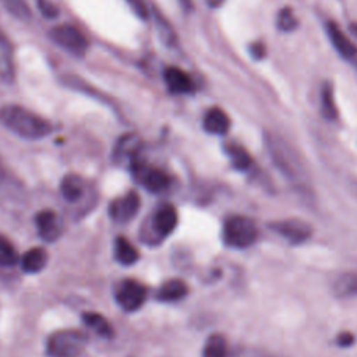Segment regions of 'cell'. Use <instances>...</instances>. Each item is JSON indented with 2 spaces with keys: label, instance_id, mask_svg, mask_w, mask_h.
Returning a JSON list of instances; mask_svg holds the SVG:
<instances>
[{
  "label": "cell",
  "instance_id": "obj_1",
  "mask_svg": "<svg viewBox=\"0 0 357 357\" xmlns=\"http://www.w3.org/2000/svg\"><path fill=\"white\" fill-rule=\"evenodd\" d=\"M266 144L273 163L286 177V180L303 195H311V180L303 160L296 153V151L286 141L275 135L268 137Z\"/></svg>",
  "mask_w": 357,
  "mask_h": 357
},
{
  "label": "cell",
  "instance_id": "obj_2",
  "mask_svg": "<svg viewBox=\"0 0 357 357\" xmlns=\"http://www.w3.org/2000/svg\"><path fill=\"white\" fill-rule=\"evenodd\" d=\"M0 123L15 135L26 139L43 138L53 130L46 119L20 105L3 106L0 109Z\"/></svg>",
  "mask_w": 357,
  "mask_h": 357
},
{
  "label": "cell",
  "instance_id": "obj_3",
  "mask_svg": "<svg viewBox=\"0 0 357 357\" xmlns=\"http://www.w3.org/2000/svg\"><path fill=\"white\" fill-rule=\"evenodd\" d=\"M88 337L85 333L74 329H64L54 332L47 339V353L52 357H78L85 346Z\"/></svg>",
  "mask_w": 357,
  "mask_h": 357
},
{
  "label": "cell",
  "instance_id": "obj_4",
  "mask_svg": "<svg viewBox=\"0 0 357 357\" xmlns=\"http://www.w3.org/2000/svg\"><path fill=\"white\" fill-rule=\"evenodd\" d=\"M258 236L255 222L247 216H231L223 225V240L233 248L251 245Z\"/></svg>",
  "mask_w": 357,
  "mask_h": 357
},
{
  "label": "cell",
  "instance_id": "obj_5",
  "mask_svg": "<svg viewBox=\"0 0 357 357\" xmlns=\"http://www.w3.org/2000/svg\"><path fill=\"white\" fill-rule=\"evenodd\" d=\"M177 211L172 205L159 206L152 218L149 219L146 227H144V238L146 241H159L169 236L177 225Z\"/></svg>",
  "mask_w": 357,
  "mask_h": 357
},
{
  "label": "cell",
  "instance_id": "obj_6",
  "mask_svg": "<svg viewBox=\"0 0 357 357\" xmlns=\"http://www.w3.org/2000/svg\"><path fill=\"white\" fill-rule=\"evenodd\" d=\"M49 36L56 45L74 56H84L88 50L86 38L73 25H56L49 31Z\"/></svg>",
  "mask_w": 357,
  "mask_h": 357
},
{
  "label": "cell",
  "instance_id": "obj_7",
  "mask_svg": "<svg viewBox=\"0 0 357 357\" xmlns=\"http://www.w3.org/2000/svg\"><path fill=\"white\" fill-rule=\"evenodd\" d=\"M146 298V289L137 280L126 279L116 290V300L119 305L126 311L138 310Z\"/></svg>",
  "mask_w": 357,
  "mask_h": 357
},
{
  "label": "cell",
  "instance_id": "obj_8",
  "mask_svg": "<svg viewBox=\"0 0 357 357\" xmlns=\"http://www.w3.org/2000/svg\"><path fill=\"white\" fill-rule=\"evenodd\" d=\"M131 169L141 184L151 192L165 191L170 185V177L163 170L148 167L139 159L131 165Z\"/></svg>",
  "mask_w": 357,
  "mask_h": 357
},
{
  "label": "cell",
  "instance_id": "obj_9",
  "mask_svg": "<svg viewBox=\"0 0 357 357\" xmlns=\"http://www.w3.org/2000/svg\"><path fill=\"white\" fill-rule=\"evenodd\" d=\"M272 230L279 233L282 237L291 243H303L311 236V226L300 219H282L269 225Z\"/></svg>",
  "mask_w": 357,
  "mask_h": 357
},
{
  "label": "cell",
  "instance_id": "obj_10",
  "mask_svg": "<svg viewBox=\"0 0 357 357\" xmlns=\"http://www.w3.org/2000/svg\"><path fill=\"white\" fill-rule=\"evenodd\" d=\"M139 197L137 192L130 191L126 195L116 198L110 202L109 213L110 218L117 223H127L130 222L139 209Z\"/></svg>",
  "mask_w": 357,
  "mask_h": 357
},
{
  "label": "cell",
  "instance_id": "obj_11",
  "mask_svg": "<svg viewBox=\"0 0 357 357\" xmlns=\"http://www.w3.org/2000/svg\"><path fill=\"white\" fill-rule=\"evenodd\" d=\"M326 33L332 42L336 52L346 60H354L357 57V46L350 40V38L337 26L333 21L326 24Z\"/></svg>",
  "mask_w": 357,
  "mask_h": 357
},
{
  "label": "cell",
  "instance_id": "obj_12",
  "mask_svg": "<svg viewBox=\"0 0 357 357\" xmlns=\"http://www.w3.org/2000/svg\"><path fill=\"white\" fill-rule=\"evenodd\" d=\"M35 223H36L38 233L42 240L52 243L59 238V236L61 233V225L59 222L57 215L53 211H50V209L40 211L35 216Z\"/></svg>",
  "mask_w": 357,
  "mask_h": 357
},
{
  "label": "cell",
  "instance_id": "obj_13",
  "mask_svg": "<svg viewBox=\"0 0 357 357\" xmlns=\"http://www.w3.org/2000/svg\"><path fill=\"white\" fill-rule=\"evenodd\" d=\"M165 82L173 93H190L194 91L191 77L178 67H167L163 73Z\"/></svg>",
  "mask_w": 357,
  "mask_h": 357
},
{
  "label": "cell",
  "instance_id": "obj_14",
  "mask_svg": "<svg viewBox=\"0 0 357 357\" xmlns=\"http://www.w3.org/2000/svg\"><path fill=\"white\" fill-rule=\"evenodd\" d=\"M139 148H141V141L137 135L134 134H127L123 135L116 148H114V159L116 160H128L130 166L137 162L139 158Z\"/></svg>",
  "mask_w": 357,
  "mask_h": 357
},
{
  "label": "cell",
  "instance_id": "obj_15",
  "mask_svg": "<svg viewBox=\"0 0 357 357\" xmlns=\"http://www.w3.org/2000/svg\"><path fill=\"white\" fill-rule=\"evenodd\" d=\"M15 77L14 53L10 40L3 32H0V79L11 82Z\"/></svg>",
  "mask_w": 357,
  "mask_h": 357
},
{
  "label": "cell",
  "instance_id": "obj_16",
  "mask_svg": "<svg viewBox=\"0 0 357 357\" xmlns=\"http://www.w3.org/2000/svg\"><path fill=\"white\" fill-rule=\"evenodd\" d=\"M230 120L229 116L220 107L209 109L204 116V128L209 134L223 135L229 131Z\"/></svg>",
  "mask_w": 357,
  "mask_h": 357
},
{
  "label": "cell",
  "instance_id": "obj_17",
  "mask_svg": "<svg viewBox=\"0 0 357 357\" xmlns=\"http://www.w3.org/2000/svg\"><path fill=\"white\" fill-rule=\"evenodd\" d=\"M47 262V254L40 247L29 248L21 258V268L26 273L40 272Z\"/></svg>",
  "mask_w": 357,
  "mask_h": 357
},
{
  "label": "cell",
  "instance_id": "obj_18",
  "mask_svg": "<svg viewBox=\"0 0 357 357\" xmlns=\"http://www.w3.org/2000/svg\"><path fill=\"white\" fill-rule=\"evenodd\" d=\"M60 190L66 201L77 202L85 191V181L77 174H67L61 181Z\"/></svg>",
  "mask_w": 357,
  "mask_h": 357
},
{
  "label": "cell",
  "instance_id": "obj_19",
  "mask_svg": "<svg viewBox=\"0 0 357 357\" xmlns=\"http://www.w3.org/2000/svg\"><path fill=\"white\" fill-rule=\"evenodd\" d=\"M187 294V284L180 279H170L165 282L159 291L158 298L162 301H176Z\"/></svg>",
  "mask_w": 357,
  "mask_h": 357
},
{
  "label": "cell",
  "instance_id": "obj_20",
  "mask_svg": "<svg viewBox=\"0 0 357 357\" xmlns=\"http://www.w3.org/2000/svg\"><path fill=\"white\" fill-rule=\"evenodd\" d=\"M114 257L123 265H132L137 262L139 254L126 237H117L114 243Z\"/></svg>",
  "mask_w": 357,
  "mask_h": 357
},
{
  "label": "cell",
  "instance_id": "obj_21",
  "mask_svg": "<svg viewBox=\"0 0 357 357\" xmlns=\"http://www.w3.org/2000/svg\"><path fill=\"white\" fill-rule=\"evenodd\" d=\"M82 319L88 328H91L93 332H96L99 336L110 337L113 335V329L107 319L98 314V312H84Z\"/></svg>",
  "mask_w": 357,
  "mask_h": 357
},
{
  "label": "cell",
  "instance_id": "obj_22",
  "mask_svg": "<svg viewBox=\"0 0 357 357\" xmlns=\"http://www.w3.org/2000/svg\"><path fill=\"white\" fill-rule=\"evenodd\" d=\"M333 290L342 297H357V273L339 276L333 283Z\"/></svg>",
  "mask_w": 357,
  "mask_h": 357
},
{
  "label": "cell",
  "instance_id": "obj_23",
  "mask_svg": "<svg viewBox=\"0 0 357 357\" xmlns=\"http://www.w3.org/2000/svg\"><path fill=\"white\" fill-rule=\"evenodd\" d=\"M202 357H227V343L222 335H212L205 342Z\"/></svg>",
  "mask_w": 357,
  "mask_h": 357
},
{
  "label": "cell",
  "instance_id": "obj_24",
  "mask_svg": "<svg viewBox=\"0 0 357 357\" xmlns=\"http://www.w3.org/2000/svg\"><path fill=\"white\" fill-rule=\"evenodd\" d=\"M0 3L17 20H21V21L31 20L32 14H31V8H29L26 0H0Z\"/></svg>",
  "mask_w": 357,
  "mask_h": 357
},
{
  "label": "cell",
  "instance_id": "obj_25",
  "mask_svg": "<svg viewBox=\"0 0 357 357\" xmlns=\"http://www.w3.org/2000/svg\"><path fill=\"white\" fill-rule=\"evenodd\" d=\"M227 155L230 156V160L237 170H247L252 163L248 152L240 145H229Z\"/></svg>",
  "mask_w": 357,
  "mask_h": 357
},
{
  "label": "cell",
  "instance_id": "obj_26",
  "mask_svg": "<svg viewBox=\"0 0 357 357\" xmlns=\"http://www.w3.org/2000/svg\"><path fill=\"white\" fill-rule=\"evenodd\" d=\"M321 105H322V113L326 119H335L337 116V112H336V105H335V99H333V91L331 88V85H325L322 88V92H321Z\"/></svg>",
  "mask_w": 357,
  "mask_h": 357
},
{
  "label": "cell",
  "instance_id": "obj_27",
  "mask_svg": "<svg viewBox=\"0 0 357 357\" xmlns=\"http://www.w3.org/2000/svg\"><path fill=\"white\" fill-rule=\"evenodd\" d=\"M276 25L283 32H290L297 26V18L290 7L280 8L276 17Z\"/></svg>",
  "mask_w": 357,
  "mask_h": 357
},
{
  "label": "cell",
  "instance_id": "obj_28",
  "mask_svg": "<svg viewBox=\"0 0 357 357\" xmlns=\"http://www.w3.org/2000/svg\"><path fill=\"white\" fill-rule=\"evenodd\" d=\"M17 262V252L11 243L0 236V265L11 266Z\"/></svg>",
  "mask_w": 357,
  "mask_h": 357
},
{
  "label": "cell",
  "instance_id": "obj_29",
  "mask_svg": "<svg viewBox=\"0 0 357 357\" xmlns=\"http://www.w3.org/2000/svg\"><path fill=\"white\" fill-rule=\"evenodd\" d=\"M36 6L42 15H45L46 18H54L59 14L57 7L50 0H36Z\"/></svg>",
  "mask_w": 357,
  "mask_h": 357
},
{
  "label": "cell",
  "instance_id": "obj_30",
  "mask_svg": "<svg viewBox=\"0 0 357 357\" xmlns=\"http://www.w3.org/2000/svg\"><path fill=\"white\" fill-rule=\"evenodd\" d=\"M130 3V6L134 8V11L141 17V18H146L148 11H146V6L142 0H127Z\"/></svg>",
  "mask_w": 357,
  "mask_h": 357
},
{
  "label": "cell",
  "instance_id": "obj_31",
  "mask_svg": "<svg viewBox=\"0 0 357 357\" xmlns=\"http://www.w3.org/2000/svg\"><path fill=\"white\" fill-rule=\"evenodd\" d=\"M234 357H271V356L262 350L245 349V350H241L240 353H237Z\"/></svg>",
  "mask_w": 357,
  "mask_h": 357
},
{
  "label": "cell",
  "instance_id": "obj_32",
  "mask_svg": "<svg viewBox=\"0 0 357 357\" xmlns=\"http://www.w3.org/2000/svg\"><path fill=\"white\" fill-rule=\"evenodd\" d=\"M251 53H252V56L254 57H258V59H261V57H264V45H261V43H254L252 46H251Z\"/></svg>",
  "mask_w": 357,
  "mask_h": 357
},
{
  "label": "cell",
  "instance_id": "obj_33",
  "mask_svg": "<svg viewBox=\"0 0 357 357\" xmlns=\"http://www.w3.org/2000/svg\"><path fill=\"white\" fill-rule=\"evenodd\" d=\"M351 342H353V336H351L350 333H342V335L339 336V343H340L342 346L350 344Z\"/></svg>",
  "mask_w": 357,
  "mask_h": 357
},
{
  "label": "cell",
  "instance_id": "obj_34",
  "mask_svg": "<svg viewBox=\"0 0 357 357\" xmlns=\"http://www.w3.org/2000/svg\"><path fill=\"white\" fill-rule=\"evenodd\" d=\"M205 1L212 8H218V7H220L225 3V0H205Z\"/></svg>",
  "mask_w": 357,
  "mask_h": 357
},
{
  "label": "cell",
  "instance_id": "obj_35",
  "mask_svg": "<svg viewBox=\"0 0 357 357\" xmlns=\"http://www.w3.org/2000/svg\"><path fill=\"white\" fill-rule=\"evenodd\" d=\"M181 1H183V3H184V6H187V4H188V3H190V0H181Z\"/></svg>",
  "mask_w": 357,
  "mask_h": 357
}]
</instances>
